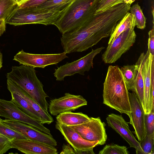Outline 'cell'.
<instances>
[{
	"instance_id": "cell-1",
	"label": "cell",
	"mask_w": 154,
	"mask_h": 154,
	"mask_svg": "<svg viewBox=\"0 0 154 154\" xmlns=\"http://www.w3.org/2000/svg\"><path fill=\"white\" fill-rule=\"evenodd\" d=\"M127 13L121 4L94 15L89 20L60 38L66 54L85 51L96 45L102 38L110 36L119 22Z\"/></svg>"
},
{
	"instance_id": "cell-2",
	"label": "cell",
	"mask_w": 154,
	"mask_h": 154,
	"mask_svg": "<svg viewBox=\"0 0 154 154\" xmlns=\"http://www.w3.org/2000/svg\"><path fill=\"white\" fill-rule=\"evenodd\" d=\"M120 68L110 65L103 83V103L121 113H125L131 120L129 92Z\"/></svg>"
},
{
	"instance_id": "cell-3",
	"label": "cell",
	"mask_w": 154,
	"mask_h": 154,
	"mask_svg": "<svg viewBox=\"0 0 154 154\" xmlns=\"http://www.w3.org/2000/svg\"><path fill=\"white\" fill-rule=\"evenodd\" d=\"M35 68L22 65L12 67L7 78L15 83L41 107L48 111L49 104L46 98L48 96L43 90L42 82L37 78Z\"/></svg>"
},
{
	"instance_id": "cell-4",
	"label": "cell",
	"mask_w": 154,
	"mask_h": 154,
	"mask_svg": "<svg viewBox=\"0 0 154 154\" xmlns=\"http://www.w3.org/2000/svg\"><path fill=\"white\" fill-rule=\"evenodd\" d=\"M98 0H75L54 25L63 34L81 26L94 15Z\"/></svg>"
},
{
	"instance_id": "cell-5",
	"label": "cell",
	"mask_w": 154,
	"mask_h": 154,
	"mask_svg": "<svg viewBox=\"0 0 154 154\" xmlns=\"http://www.w3.org/2000/svg\"><path fill=\"white\" fill-rule=\"evenodd\" d=\"M63 11H50L37 7L19 8L17 5L5 20V23L14 26L30 24L54 25Z\"/></svg>"
},
{
	"instance_id": "cell-6",
	"label": "cell",
	"mask_w": 154,
	"mask_h": 154,
	"mask_svg": "<svg viewBox=\"0 0 154 154\" xmlns=\"http://www.w3.org/2000/svg\"><path fill=\"white\" fill-rule=\"evenodd\" d=\"M134 29H129L122 32L112 43L108 44L102 57L105 63H115L133 45L136 37Z\"/></svg>"
},
{
	"instance_id": "cell-7",
	"label": "cell",
	"mask_w": 154,
	"mask_h": 154,
	"mask_svg": "<svg viewBox=\"0 0 154 154\" xmlns=\"http://www.w3.org/2000/svg\"><path fill=\"white\" fill-rule=\"evenodd\" d=\"M104 48L101 47L95 49H92L90 53L81 58L70 63L67 62L57 67L54 73L56 80L63 81L65 77L76 73L84 75L85 72L89 71L93 67V60L95 57Z\"/></svg>"
},
{
	"instance_id": "cell-8",
	"label": "cell",
	"mask_w": 154,
	"mask_h": 154,
	"mask_svg": "<svg viewBox=\"0 0 154 154\" xmlns=\"http://www.w3.org/2000/svg\"><path fill=\"white\" fill-rule=\"evenodd\" d=\"M0 116L5 118V119L25 123L52 135L50 130L45 127L40 121L24 113L11 100L8 101L0 99Z\"/></svg>"
},
{
	"instance_id": "cell-9",
	"label": "cell",
	"mask_w": 154,
	"mask_h": 154,
	"mask_svg": "<svg viewBox=\"0 0 154 154\" xmlns=\"http://www.w3.org/2000/svg\"><path fill=\"white\" fill-rule=\"evenodd\" d=\"M106 124L100 117H90V120L82 124L69 126L84 139L90 141H98L99 145L104 144L107 139Z\"/></svg>"
},
{
	"instance_id": "cell-10",
	"label": "cell",
	"mask_w": 154,
	"mask_h": 154,
	"mask_svg": "<svg viewBox=\"0 0 154 154\" xmlns=\"http://www.w3.org/2000/svg\"><path fill=\"white\" fill-rule=\"evenodd\" d=\"M68 57L64 52L57 54H37L26 53L22 50L14 56L13 60L25 66L44 68L50 65L57 64Z\"/></svg>"
},
{
	"instance_id": "cell-11",
	"label": "cell",
	"mask_w": 154,
	"mask_h": 154,
	"mask_svg": "<svg viewBox=\"0 0 154 154\" xmlns=\"http://www.w3.org/2000/svg\"><path fill=\"white\" fill-rule=\"evenodd\" d=\"M87 104V101L82 96L68 93L62 97L51 100L48 108L50 113L56 116L63 112L74 111Z\"/></svg>"
},
{
	"instance_id": "cell-12",
	"label": "cell",
	"mask_w": 154,
	"mask_h": 154,
	"mask_svg": "<svg viewBox=\"0 0 154 154\" xmlns=\"http://www.w3.org/2000/svg\"><path fill=\"white\" fill-rule=\"evenodd\" d=\"M2 121L27 139L54 146H57V141L52 135L45 133L32 126L20 122L7 119H2Z\"/></svg>"
},
{
	"instance_id": "cell-13",
	"label": "cell",
	"mask_w": 154,
	"mask_h": 154,
	"mask_svg": "<svg viewBox=\"0 0 154 154\" xmlns=\"http://www.w3.org/2000/svg\"><path fill=\"white\" fill-rule=\"evenodd\" d=\"M106 120L109 126L119 134L131 147L135 149L137 154H144L139 141L135 138L129 129L128 123L121 115L110 114L108 115Z\"/></svg>"
},
{
	"instance_id": "cell-14",
	"label": "cell",
	"mask_w": 154,
	"mask_h": 154,
	"mask_svg": "<svg viewBox=\"0 0 154 154\" xmlns=\"http://www.w3.org/2000/svg\"><path fill=\"white\" fill-rule=\"evenodd\" d=\"M154 56L148 51L145 54L142 63L141 73L144 84V107L145 114H149L154 110V87H152L151 82V69L152 60Z\"/></svg>"
},
{
	"instance_id": "cell-15",
	"label": "cell",
	"mask_w": 154,
	"mask_h": 154,
	"mask_svg": "<svg viewBox=\"0 0 154 154\" xmlns=\"http://www.w3.org/2000/svg\"><path fill=\"white\" fill-rule=\"evenodd\" d=\"M131 107V120L129 123L133 127V131L139 141L142 140L146 135L145 115L143 109L134 92L128 93Z\"/></svg>"
},
{
	"instance_id": "cell-16",
	"label": "cell",
	"mask_w": 154,
	"mask_h": 154,
	"mask_svg": "<svg viewBox=\"0 0 154 154\" xmlns=\"http://www.w3.org/2000/svg\"><path fill=\"white\" fill-rule=\"evenodd\" d=\"M11 148L17 149L26 154H57L54 146L38 141L26 139H17L12 141Z\"/></svg>"
},
{
	"instance_id": "cell-17",
	"label": "cell",
	"mask_w": 154,
	"mask_h": 154,
	"mask_svg": "<svg viewBox=\"0 0 154 154\" xmlns=\"http://www.w3.org/2000/svg\"><path fill=\"white\" fill-rule=\"evenodd\" d=\"M55 127L60 131L65 140L74 149H89L99 145L98 141L92 142L85 140L68 126L57 122Z\"/></svg>"
},
{
	"instance_id": "cell-18",
	"label": "cell",
	"mask_w": 154,
	"mask_h": 154,
	"mask_svg": "<svg viewBox=\"0 0 154 154\" xmlns=\"http://www.w3.org/2000/svg\"><path fill=\"white\" fill-rule=\"evenodd\" d=\"M7 88L11 94V100L24 113L40 122L39 115L33 109L20 94L17 85L8 79H7Z\"/></svg>"
},
{
	"instance_id": "cell-19",
	"label": "cell",
	"mask_w": 154,
	"mask_h": 154,
	"mask_svg": "<svg viewBox=\"0 0 154 154\" xmlns=\"http://www.w3.org/2000/svg\"><path fill=\"white\" fill-rule=\"evenodd\" d=\"M144 55V53H141L135 64L137 72L133 91L135 94L143 109L144 107V84L141 73V68Z\"/></svg>"
},
{
	"instance_id": "cell-20",
	"label": "cell",
	"mask_w": 154,
	"mask_h": 154,
	"mask_svg": "<svg viewBox=\"0 0 154 154\" xmlns=\"http://www.w3.org/2000/svg\"><path fill=\"white\" fill-rule=\"evenodd\" d=\"M56 119L57 122L69 126L77 125L86 122L90 120V118L82 112H68L59 114Z\"/></svg>"
},
{
	"instance_id": "cell-21",
	"label": "cell",
	"mask_w": 154,
	"mask_h": 154,
	"mask_svg": "<svg viewBox=\"0 0 154 154\" xmlns=\"http://www.w3.org/2000/svg\"><path fill=\"white\" fill-rule=\"evenodd\" d=\"M135 26L133 15L129 12H127L116 25L110 35L108 44L112 43L122 32L129 29H134Z\"/></svg>"
},
{
	"instance_id": "cell-22",
	"label": "cell",
	"mask_w": 154,
	"mask_h": 154,
	"mask_svg": "<svg viewBox=\"0 0 154 154\" xmlns=\"http://www.w3.org/2000/svg\"><path fill=\"white\" fill-rule=\"evenodd\" d=\"M18 86L19 90L22 96L33 109L39 115L41 123L43 125L45 124H49L53 122L54 119L49 114L48 111L43 109L35 101L27 94L19 86Z\"/></svg>"
},
{
	"instance_id": "cell-23",
	"label": "cell",
	"mask_w": 154,
	"mask_h": 154,
	"mask_svg": "<svg viewBox=\"0 0 154 154\" xmlns=\"http://www.w3.org/2000/svg\"><path fill=\"white\" fill-rule=\"evenodd\" d=\"M128 91L133 92L137 70L135 65L124 66L120 68Z\"/></svg>"
},
{
	"instance_id": "cell-24",
	"label": "cell",
	"mask_w": 154,
	"mask_h": 154,
	"mask_svg": "<svg viewBox=\"0 0 154 154\" xmlns=\"http://www.w3.org/2000/svg\"><path fill=\"white\" fill-rule=\"evenodd\" d=\"M75 0H48L37 7L50 11H64Z\"/></svg>"
},
{
	"instance_id": "cell-25",
	"label": "cell",
	"mask_w": 154,
	"mask_h": 154,
	"mask_svg": "<svg viewBox=\"0 0 154 154\" xmlns=\"http://www.w3.org/2000/svg\"><path fill=\"white\" fill-rule=\"evenodd\" d=\"M129 11L134 17L135 26L140 29H144L146 27V19L138 4L137 3L131 7Z\"/></svg>"
},
{
	"instance_id": "cell-26",
	"label": "cell",
	"mask_w": 154,
	"mask_h": 154,
	"mask_svg": "<svg viewBox=\"0 0 154 154\" xmlns=\"http://www.w3.org/2000/svg\"><path fill=\"white\" fill-rule=\"evenodd\" d=\"M0 134L13 141L17 139H27L22 134L9 127L0 118Z\"/></svg>"
},
{
	"instance_id": "cell-27",
	"label": "cell",
	"mask_w": 154,
	"mask_h": 154,
	"mask_svg": "<svg viewBox=\"0 0 154 154\" xmlns=\"http://www.w3.org/2000/svg\"><path fill=\"white\" fill-rule=\"evenodd\" d=\"M17 5L12 0H0V20H5Z\"/></svg>"
},
{
	"instance_id": "cell-28",
	"label": "cell",
	"mask_w": 154,
	"mask_h": 154,
	"mask_svg": "<svg viewBox=\"0 0 154 154\" xmlns=\"http://www.w3.org/2000/svg\"><path fill=\"white\" fill-rule=\"evenodd\" d=\"M128 148L125 146H120L114 143L106 145L100 151L99 154H129Z\"/></svg>"
},
{
	"instance_id": "cell-29",
	"label": "cell",
	"mask_w": 154,
	"mask_h": 154,
	"mask_svg": "<svg viewBox=\"0 0 154 154\" xmlns=\"http://www.w3.org/2000/svg\"><path fill=\"white\" fill-rule=\"evenodd\" d=\"M139 142L144 154H154V133L146 135L144 138Z\"/></svg>"
},
{
	"instance_id": "cell-30",
	"label": "cell",
	"mask_w": 154,
	"mask_h": 154,
	"mask_svg": "<svg viewBox=\"0 0 154 154\" xmlns=\"http://www.w3.org/2000/svg\"><path fill=\"white\" fill-rule=\"evenodd\" d=\"M124 2L123 0H105L97 3L94 15L100 13L117 5Z\"/></svg>"
},
{
	"instance_id": "cell-31",
	"label": "cell",
	"mask_w": 154,
	"mask_h": 154,
	"mask_svg": "<svg viewBox=\"0 0 154 154\" xmlns=\"http://www.w3.org/2000/svg\"><path fill=\"white\" fill-rule=\"evenodd\" d=\"M145 125L146 135L154 133V110L149 114H145Z\"/></svg>"
},
{
	"instance_id": "cell-32",
	"label": "cell",
	"mask_w": 154,
	"mask_h": 154,
	"mask_svg": "<svg viewBox=\"0 0 154 154\" xmlns=\"http://www.w3.org/2000/svg\"><path fill=\"white\" fill-rule=\"evenodd\" d=\"M12 141L0 134V154L5 153L11 148Z\"/></svg>"
},
{
	"instance_id": "cell-33",
	"label": "cell",
	"mask_w": 154,
	"mask_h": 154,
	"mask_svg": "<svg viewBox=\"0 0 154 154\" xmlns=\"http://www.w3.org/2000/svg\"><path fill=\"white\" fill-rule=\"evenodd\" d=\"M149 38L148 40V50L149 53L152 56H154V25L152 29L150 30L149 32Z\"/></svg>"
},
{
	"instance_id": "cell-34",
	"label": "cell",
	"mask_w": 154,
	"mask_h": 154,
	"mask_svg": "<svg viewBox=\"0 0 154 154\" xmlns=\"http://www.w3.org/2000/svg\"><path fill=\"white\" fill-rule=\"evenodd\" d=\"M48 0H29L20 7L19 8L37 7Z\"/></svg>"
},
{
	"instance_id": "cell-35",
	"label": "cell",
	"mask_w": 154,
	"mask_h": 154,
	"mask_svg": "<svg viewBox=\"0 0 154 154\" xmlns=\"http://www.w3.org/2000/svg\"><path fill=\"white\" fill-rule=\"evenodd\" d=\"M60 154H75L74 149L69 144H63Z\"/></svg>"
},
{
	"instance_id": "cell-36",
	"label": "cell",
	"mask_w": 154,
	"mask_h": 154,
	"mask_svg": "<svg viewBox=\"0 0 154 154\" xmlns=\"http://www.w3.org/2000/svg\"><path fill=\"white\" fill-rule=\"evenodd\" d=\"M93 149L87 150H78L74 149L75 154H94Z\"/></svg>"
},
{
	"instance_id": "cell-37",
	"label": "cell",
	"mask_w": 154,
	"mask_h": 154,
	"mask_svg": "<svg viewBox=\"0 0 154 154\" xmlns=\"http://www.w3.org/2000/svg\"><path fill=\"white\" fill-rule=\"evenodd\" d=\"M5 20L4 19L0 20V37L5 31Z\"/></svg>"
},
{
	"instance_id": "cell-38",
	"label": "cell",
	"mask_w": 154,
	"mask_h": 154,
	"mask_svg": "<svg viewBox=\"0 0 154 154\" xmlns=\"http://www.w3.org/2000/svg\"><path fill=\"white\" fill-rule=\"evenodd\" d=\"M18 7H20L29 0H12Z\"/></svg>"
},
{
	"instance_id": "cell-39",
	"label": "cell",
	"mask_w": 154,
	"mask_h": 154,
	"mask_svg": "<svg viewBox=\"0 0 154 154\" xmlns=\"http://www.w3.org/2000/svg\"><path fill=\"white\" fill-rule=\"evenodd\" d=\"M135 0H123L124 2L128 5H131L133 3Z\"/></svg>"
},
{
	"instance_id": "cell-40",
	"label": "cell",
	"mask_w": 154,
	"mask_h": 154,
	"mask_svg": "<svg viewBox=\"0 0 154 154\" xmlns=\"http://www.w3.org/2000/svg\"><path fill=\"white\" fill-rule=\"evenodd\" d=\"M2 54L0 51V69L2 66Z\"/></svg>"
},
{
	"instance_id": "cell-41",
	"label": "cell",
	"mask_w": 154,
	"mask_h": 154,
	"mask_svg": "<svg viewBox=\"0 0 154 154\" xmlns=\"http://www.w3.org/2000/svg\"><path fill=\"white\" fill-rule=\"evenodd\" d=\"M105 0H98V3L101 2Z\"/></svg>"
}]
</instances>
